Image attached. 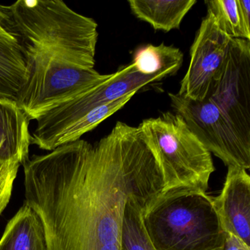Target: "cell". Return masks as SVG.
I'll return each mask as SVG.
<instances>
[{"label": "cell", "mask_w": 250, "mask_h": 250, "mask_svg": "<svg viewBox=\"0 0 250 250\" xmlns=\"http://www.w3.org/2000/svg\"><path fill=\"white\" fill-rule=\"evenodd\" d=\"M22 165L24 203L43 223L48 250H121L128 198L165 188L140 130L120 121L95 146L80 139Z\"/></svg>", "instance_id": "1"}, {"label": "cell", "mask_w": 250, "mask_h": 250, "mask_svg": "<svg viewBox=\"0 0 250 250\" xmlns=\"http://www.w3.org/2000/svg\"><path fill=\"white\" fill-rule=\"evenodd\" d=\"M10 6L28 71L17 102L30 121L112 77L95 69L99 32L93 19L62 0H19Z\"/></svg>", "instance_id": "2"}, {"label": "cell", "mask_w": 250, "mask_h": 250, "mask_svg": "<svg viewBox=\"0 0 250 250\" xmlns=\"http://www.w3.org/2000/svg\"><path fill=\"white\" fill-rule=\"evenodd\" d=\"M156 250H223L226 233L213 197L190 187L164 189L143 213Z\"/></svg>", "instance_id": "3"}, {"label": "cell", "mask_w": 250, "mask_h": 250, "mask_svg": "<svg viewBox=\"0 0 250 250\" xmlns=\"http://www.w3.org/2000/svg\"><path fill=\"white\" fill-rule=\"evenodd\" d=\"M137 128L163 177L165 188H208L215 167L211 153L177 113L144 120Z\"/></svg>", "instance_id": "4"}, {"label": "cell", "mask_w": 250, "mask_h": 250, "mask_svg": "<svg viewBox=\"0 0 250 250\" xmlns=\"http://www.w3.org/2000/svg\"><path fill=\"white\" fill-rule=\"evenodd\" d=\"M162 74L146 75L136 70L132 62L121 67L112 77L85 91L60 102L36 120L31 145L43 150L49 140L68 124L95 108L118 100L129 93L166 78Z\"/></svg>", "instance_id": "5"}, {"label": "cell", "mask_w": 250, "mask_h": 250, "mask_svg": "<svg viewBox=\"0 0 250 250\" xmlns=\"http://www.w3.org/2000/svg\"><path fill=\"white\" fill-rule=\"evenodd\" d=\"M171 105L210 153L227 167L250 169V148L244 144L229 120L208 99L199 102L169 93Z\"/></svg>", "instance_id": "6"}, {"label": "cell", "mask_w": 250, "mask_h": 250, "mask_svg": "<svg viewBox=\"0 0 250 250\" xmlns=\"http://www.w3.org/2000/svg\"><path fill=\"white\" fill-rule=\"evenodd\" d=\"M206 99L221 109L250 148V41L231 39L226 59Z\"/></svg>", "instance_id": "7"}, {"label": "cell", "mask_w": 250, "mask_h": 250, "mask_svg": "<svg viewBox=\"0 0 250 250\" xmlns=\"http://www.w3.org/2000/svg\"><path fill=\"white\" fill-rule=\"evenodd\" d=\"M231 39L208 11L191 47L189 65L181 81L180 96L199 102L207 99L226 59Z\"/></svg>", "instance_id": "8"}, {"label": "cell", "mask_w": 250, "mask_h": 250, "mask_svg": "<svg viewBox=\"0 0 250 250\" xmlns=\"http://www.w3.org/2000/svg\"><path fill=\"white\" fill-rule=\"evenodd\" d=\"M213 202L225 232L250 246V177L247 170L228 167L223 188Z\"/></svg>", "instance_id": "9"}, {"label": "cell", "mask_w": 250, "mask_h": 250, "mask_svg": "<svg viewBox=\"0 0 250 250\" xmlns=\"http://www.w3.org/2000/svg\"><path fill=\"white\" fill-rule=\"evenodd\" d=\"M28 71L10 5L0 4V96L17 102Z\"/></svg>", "instance_id": "10"}, {"label": "cell", "mask_w": 250, "mask_h": 250, "mask_svg": "<svg viewBox=\"0 0 250 250\" xmlns=\"http://www.w3.org/2000/svg\"><path fill=\"white\" fill-rule=\"evenodd\" d=\"M30 121L16 101L0 96V159L30 158Z\"/></svg>", "instance_id": "11"}, {"label": "cell", "mask_w": 250, "mask_h": 250, "mask_svg": "<svg viewBox=\"0 0 250 250\" xmlns=\"http://www.w3.org/2000/svg\"><path fill=\"white\" fill-rule=\"evenodd\" d=\"M0 250H48L43 223L27 203L7 224L0 238Z\"/></svg>", "instance_id": "12"}, {"label": "cell", "mask_w": 250, "mask_h": 250, "mask_svg": "<svg viewBox=\"0 0 250 250\" xmlns=\"http://www.w3.org/2000/svg\"><path fill=\"white\" fill-rule=\"evenodd\" d=\"M133 14L155 30L167 32L179 28L196 0H129Z\"/></svg>", "instance_id": "13"}, {"label": "cell", "mask_w": 250, "mask_h": 250, "mask_svg": "<svg viewBox=\"0 0 250 250\" xmlns=\"http://www.w3.org/2000/svg\"><path fill=\"white\" fill-rule=\"evenodd\" d=\"M162 191L131 196L125 205L121 229V250H156L143 222V213Z\"/></svg>", "instance_id": "14"}, {"label": "cell", "mask_w": 250, "mask_h": 250, "mask_svg": "<svg viewBox=\"0 0 250 250\" xmlns=\"http://www.w3.org/2000/svg\"><path fill=\"white\" fill-rule=\"evenodd\" d=\"M136 93H129L118 100L98 106L68 124L49 140L43 150L52 151L60 146L80 140L82 136L94 129L104 121L122 109Z\"/></svg>", "instance_id": "15"}, {"label": "cell", "mask_w": 250, "mask_h": 250, "mask_svg": "<svg viewBox=\"0 0 250 250\" xmlns=\"http://www.w3.org/2000/svg\"><path fill=\"white\" fill-rule=\"evenodd\" d=\"M219 28L232 39L250 41V0L206 1Z\"/></svg>", "instance_id": "16"}, {"label": "cell", "mask_w": 250, "mask_h": 250, "mask_svg": "<svg viewBox=\"0 0 250 250\" xmlns=\"http://www.w3.org/2000/svg\"><path fill=\"white\" fill-rule=\"evenodd\" d=\"M183 61L184 55L178 48L162 43L158 46L146 45L137 49L132 63L141 74H162L168 77L178 72Z\"/></svg>", "instance_id": "17"}, {"label": "cell", "mask_w": 250, "mask_h": 250, "mask_svg": "<svg viewBox=\"0 0 250 250\" xmlns=\"http://www.w3.org/2000/svg\"><path fill=\"white\" fill-rule=\"evenodd\" d=\"M21 165L19 159H0V216L11 200L14 181Z\"/></svg>", "instance_id": "18"}, {"label": "cell", "mask_w": 250, "mask_h": 250, "mask_svg": "<svg viewBox=\"0 0 250 250\" xmlns=\"http://www.w3.org/2000/svg\"><path fill=\"white\" fill-rule=\"evenodd\" d=\"M223 250H250V246L233 234L227 232Z\"/></svg>", "instance_id": "19"}]
</instances>
